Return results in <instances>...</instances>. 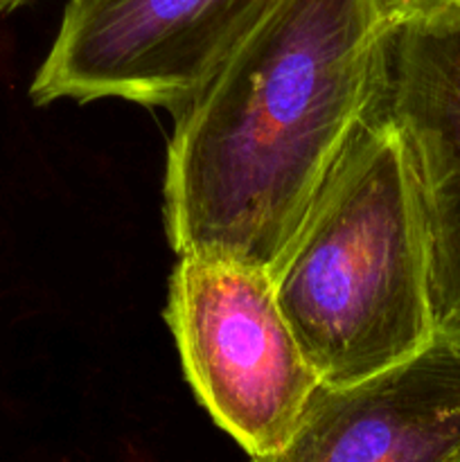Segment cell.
Returning a JSON list of instances; mask_svg holds the SVG:
<instances>
[{"label": "cell", "mask_w": 460, "mask_h": 462, "mask_svg": "<svg viewBox=\"0 0 460 462\" xmlns=\"http://www.w3.org/2000/svg\"><path fill=\"white\" fill-rule=\"evenodd\" d=\"M379 0H271L174 111L165 230L179 255L273 273L382 81Z\"/></svg>", "instance_id": "obj_1"}, {"label": "cell", "mask_w": 460, "mask_h": 462, "mask_svg": "<svg viewBox=\"0 0 460 462\" xmlns=\"http://www.w3.org/2000/svg\"><path fill=\"white\" fill-rule=\"evenodd\" d=\"M271 275L325 386L382 373L436 337L418 179L379 88Z\"/></svg>", "instance_id": "obj_2"}, {"label": "cell", "mask_w": 460, "mask_h": 462, "mask_svg": "<svg viewBox=\"0 0 460 462\" xmlns=\"http://www.w3.org/2000/svg\"><path fill=\"white\" fill-rule=\"evenodd\" d=\"M167 325L210 418L251 458L282 449L320 386L275 296L273 275L219 255H179Z\"/></svg>", "instance_id": "obj_3"}, {"label": "cell", "mask_w": 460, "mask_h": 462, "mask_svg": "<svg viewBox=\"0 0 460 462\" xmlns=\"http://www.w3.org/2000/svg\"><path fill=\"white\" fill-rule=\"evenodd\" d=\"M271 0H70L32 102L115 97L176 111Z\"/></svg>", "instance_id": "obj_4"}, {"label": "cell", "mask_w": 460, "mask_h": 462, "mask_svg": "<svg viewBox=\"0 0 460 462\" xmlns=\"http://www.w3.org/2000/svg\"><path fill=\"white\" fill-rule=\"evenodd\" d=\"M460 334L436 332L401 364L345 386L320 383L287 445L251 462H455Z\"/></svg>", "instance_id": "obj_5"}, {"label": "cell", "mask_w": 460, "mask_h": 462, "mask_svg": "<svg viewBox=\"0 0 460 462\" xmlns=\"http://www.w3.org/2000/svg\"><path fill=\"white\" fill-rule=\"evenodd\" d=\"M379 95L418 179L436 329L460 334V16L392 27Z\"/></svg>", "instance_id": "obj_6"}, {"label": "cell", "mask_w": 460, "mask_h": 462, "mask_svg": "<svg viewBox=\"0 0 460 462\" xmlns=\"http://www.w3.org/2000/svg\"><path fill=\"white\" fill-rule=\"evenodd\" d=\"M379 9L388 25L397 27L406 23L460 16V0H379Z\"/></svg>", "instance_id": "obj_7"}, {"label": "cell", "mask_w": 460, "mask_h": 462, "mask_svg": "<svg viewBox=\"0 0 460 462\" xmlns=\"http://www.w3.org/2000/svg\"><path fill=\"white\" fill-rule=\"evenodd\" d=\"M23 3H27V0H0V12H9V9L18 7Z\"/></svg>", "instance_id": "obj_8"}, {"label": "cell", "mask_w": 460, "mask_h": 462, "mask_svg": "<svg viewBox=\"0 0 460 462\" xmlns=\"http://www.w3.org/2000/svg\"><path fill=\"white\" fill-rule=\"evenodd\" d=\"M455 462H460V458H458V460H455Z\"/></svg>", "instance_id": "obj_9"}]
</instances>
